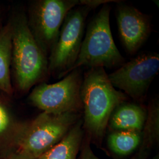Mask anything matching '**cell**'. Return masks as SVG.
Listing matches in <instances>:
<instances>
[{"label": "cell", "mask_w": 159, "mask_h": 159, "mask_svg": "<svg viewBox=\"0 0 159 159\" xmlns=\"http://www.w3.org/2000/svg\"><path fill=\"white\" fill-rule=\"evenodd\" d=\"M80 97L84 109V127L96 140H101L114 110L127 96L116 90L102 67L91 68L83 79Z\"/></svg>", "instance_id": "obj_1"}, {"label": "cell", "mask_w": 159, "mask_h": 159, "mask_svg": "<svg viewBox=\"0 0 159 159\" xmlns=\"http://www.w3.org/2000/svg\"><path fill=\"white\" fill-rule=\"evenodd\" d=\"M11 20L13 74L18 90L25 93L48 73V58L31 33L26 14L18 12Z\"/></svg>", "instance_id": "obj_2"}, {"label": "cell", "mask_w": 159, "mask_h": 159, "mask_svg": "<svg viewBox=\"0 0 159 159\" xmlns=\"http://www.w3.org/2000/svg\"><path fill=\"white\" fill-rule=\"evenodd\" d=\"M78 119V113L42 112L31 121L21 125L14 139L16 152L38 159L59 142Z\"/></svg>", "instance_id": "obj_3"}, {"label": "cell", "mask_w": 159, "mask_h": 159, "mask_svg": "<svg viewBox=\"0 0 159 159\" xmlns=\"http://www.w3.org/2000/svg\"><path fill=\"white\" fill-rule=\"evenodd\" d=\"M110 10L108 4H104L93 18L87 29L77 60L67 74L82 66L111 68L124 64L125 58L116 46L111 34Z\"/></svg>", "instance_id": "obj_4"}, {"label": "cell", "mask_w": 159, "mask_h": 159, "mask_svg": "<svg viewBox=\"0 0 159 159\" xmlns=\"http://www.w3.org/2000/svg\"><path fill=\"white\" fill-rule=\"evenodd\" d=\"M79 6H84V0H37L30 4L27 17L29 29L47 58L67 14Z\"/></svg>", "instance_id": "obj_5"}, {"label": "cell", "mask_w": 159, "mask_h": 159, "mask_svg": "<svg viewBox=\"0 0 159 159\" xmlns=\"http://www.w3.org/2000/svg\"><path fill=\"white\" fill-rule=\"evenodd\" d=\"M92 9L89 6H79L68 12L48 57V73H57L61 78L73 66L83 41L85 19Z\"/></svg>", "instance_id": "obj_6"}, {"label": "cell", "mask_w": 159, "mask_h": 159, "mask_svg": "<svg viewBox=\"0 0 159 159\" xmlns=\"http://www.w3.org/2000/svg\"><path fill=\"white\" fill-rule=\"evenodd\" d=\"M82 81L81 70L75 69L56 83L36 86L29 96V101L43 112L78 113L83 108L80 97Z\"/></svg>", "instance_id": "obj_7"}, {"label": "cell", "mask_w": 159, "mask_h": 159, "mask_svg": "<svg viewBox=\"0 0 159 159\" xmlns=\"http://www.w3.org/2000/svg\"><path fill=\"white\" fill-rule=\"evenodd\" d=\"M159 70V54L145 53L123 64L119 69L108 74V77L114 88L139 100L146 94Z\"/></svg>", "instance_id": "obj_8"}, {"label": "cell", "mask_w": 159, "mask_h": 159, "mask_svg": "<svg viewBox=\"0 0 159 159\" xmlns=\"http://www.w3.org/2000/svg\"><path fill=\"white\" fill-rule=\"evenodd\" d=\"M116 17L121 41L126 50L133 54L146 41L150 34V20L135 7L124 4L118 6Z\"/></svg>", "instance_id": "obj_9"}, {"label": "cell", "mask_w": 159, "mask_h": 159, "mask_svg": "<svg viewBox=\"0 0 159 159\" xmlns=\"http://www.w3.org/2000/svg\"><path fill=\"white\" fill-rule=\"evenodd\" d=\"M147 113L141 106L123 102L114 110L108 121L109 128L114 131H142Z\"/></svg>", "instance_id": "obj_10"}, {"label": "cell", "mask_w": 159, "mask_h": 159, "mask_svg": "<svg viewBox=\"0 0 159 159\" xmlns=\"http://www.w3.org/2000/svg\"><path fill=\"white\" fill-rule=\"evenodd\" d=\"M80 120L54 146L37 159H77L83 135Z\"/></svg>", "instance_id": "obj_11"}, {"label": "cell", "mask_w": 159, "mask_h": 159, "mask_svg": "<svg viewBox=\"0 0 159 159\" xmlns=\"http://www.w3.org/2000/svg\"><path fill=\"white\" fill-rule=\"evenodd\" d=\"M12 56L11 20L0 28V91L12 95L10 66Z\"/></svg>", "instance_id": "obj_12"}, {"label": "cell", "mask_w": 159, "mask_h": 159, "mask_svg": "<svg viewBox=\"0 0 159 159\" xmlns=\"http://www.w3.org/2000/svg\"><path fill=\"white\" fill-rule=\"evenodd\" d=\"M159 141V102L154 98L148 107L146 121L142 131V150L148 151Z\"/></svg>", "instance_id": "obj_13"}, {"label": "cell", "mask_w": 159, "mask_h": 159, "mask_svg": "<svg viewBox=\"0 0 159 159\" xmlns=\"http://www.w3.org/2000/svg\"><path fill=\"white\" fill-rule=\"evenodd\" d=\"M142 142V132L114 131L108 136V146L114 153L126 156L132 153Z\"/></svg>", "instance_id": "obj_14"}, {"label": "cell", "mask_w": 159, "mask_h": 159, "mask_svg": "<svg viewBox=\"0 0 159 159\" xmlns=\"http://www.w3.org/2000/svg\"><path fill=\"white\" fill-rule=\"evenodd\" d=\"M21 125L14 122L10 111L0 101V139L9 135L14 139Z\"/></svg>", "instance_id": "obj_15"}, {"label": "cell", "mask_w": 159, "mask_h": 159, "mask_svg": "<svg viewBox=\"0 0 159 159\" xmlns=\"http://www.w3.org/2000/svg\"><path fill=\"white\" fill-rule=\"evenodd\" d=\"M80 159H100L97 157L96 156L92 151L91 148L89 144H85L83 148V150L81 153Z\"/></svg>", "instance_id": "obj_16"}, {"label": "cell", "mask_w": 159, "mask_h": 159, "mask_svg": "<svg viewBox=\"0 0 159 159\" xmlns=\"http://www.w3.org/2000/svg\"><path fill=\"white\" fill-rule=\"evenodd\" d=\"M7 159H31V158H29L27 157L26 156H24L22 154H20L17 153H15L14 154H13L11 156H10L9 157H8Z\"/></svg>", "instance_id": "obj_17"}, {"label": "cell", "mask_w": 159, "mask_h": 159, "mask_svg": "<svg viewBox=\"0 0 159 159\" xmlns=\"http://www.w3.org/2000/svg\"><path fill=\"white\" fill-rule=\"evenodd\" d=\"M159 154H157V155H156V156H155L152 159H159Z\"/></svg>", "instance_id": "obj_18"}, {"label": "cell", "mask_w": 159, "mask_h": 159, "mask_svg": "<svg viewBox=\"0 0 159 159\" xmlns=\"http://www.w3.org/2000/svg\"><path fill=\"white\" fill-rule=\"evenodd\" d=\"M0 28H1V26H0Z\"/></svg>", "instance_id": "obj_19"}]
</instances>
